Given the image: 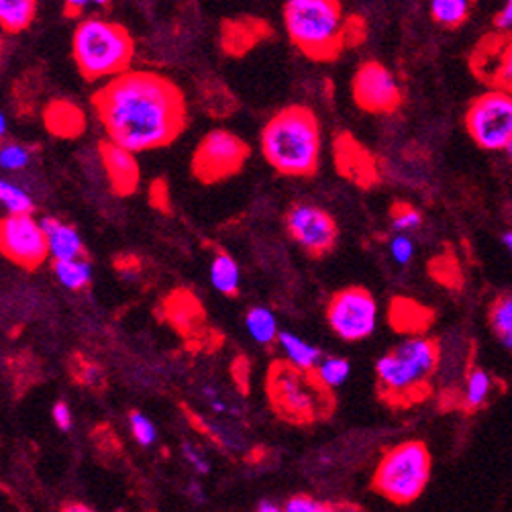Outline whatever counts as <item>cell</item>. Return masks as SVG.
<instances>
[{
	"mask_svg": "<svg viewBox=\"0 0 512 512\" xmlns=\"http://www.w3.org/2000/svg\"><path fill=\"white\" fill-rule=\"evenodd\" d=\"M276 343L282 349L286 362L304 372H313L323 357L319 347L311 345L309 341H304L302 337L290 331H280Z\"/></svg>",
	"mask_w": 512,
	"mask_h": 512,
	"instance_id": "obj_19",
	"label": "cell"
},
{
	"mask_svg": "<svg viewBox=\"0 0 512 512\" xmlns=\"http://www.w3.org/2000/svg\"><path fill=\"white\" fill-rule=\"evenodd\" d=\"M64 510H82V512H86V510H90V506L88 504H68V506H64Z\"/></svg>",
	"mask_w": 512,
	"mask_h": 512,
	"instance_id": "obj_44",
	"label": "cell"
},
{
	"mask_svg": "<svg viewBox=\"0 0 512 512\" xmlns=\"http://www.w3.org/2000/svg\"><path fill=\"white\" fill-rule=\"evenodd\" d=\"M39 0H0V31L23 33L37 17Z\"/></svg>",
	"mask_w": 512,
	"mask_h": 512,
	"instance_id": "obj_21",
	"label": "cell"
},
{
	"mask_svg": "<svg viewBox=\"0 0 512 512\" xmlns=\"http://www.w3.org/2000/svg\"><path fill=\"white\" fill-rule=\"evenodd\" d=\"M200 429L207 431V435H209L215 443H219L221 447H225V449H237V439H235V435H233L229 429H225V427H221V425H207V423H200Z\"/></svg>",
	"mask_w": 512,
	"mask_h": 512,
	"instance_id": "obj_37",
	"label": "cell"
},
{
	"mask_svg": "<svg viewBox=\"0 0 512 512\" xmlns=\"http://www.w3.org/2000/svg\"><path fill=\"white\" fill-rule=\"evenodd\" d=\"M506 153H508V158H510V160H512V141H510V145H508V147H506Z\"/></svg>",
	"mask_w": 512,
	"mask_h": 512,
	"instance_id": "obj_46",
	"label": "cell"
},
{
	"mask_svg": "<svg viewBox=\"0 0 512 512\" xmlns=\"http://www.w3.org/2000/svg\"><path fill=\"white\" fill-rule=\"evenodd\" d=\"M464 125L480 149L506 151L512 141V94L488 88L470 102Z\"/></svg>",
	"mask_w": 512,
	"mask_h": 512,
	"instance_id": "obj_8",
	"label": "cell"
},
{
	"mask_svg": "<svg viewBox=\"0 0 512 512\" xmlns=\"http://www.w3.org/2000/svg\"><path fill=\"white\" fill-rule=\"evenodd\" d=\"M211 284L217 292L225 296H235L239 292L241 270L229 253L219 251L215 255V260L211 264Z\"/></svg>",
	"mask_w": 512,
	"mask_h": 512,
	"instance_id": "obj_24",
	"label": "cell"
},
{
	"mask_svg": "<svg viewBox=\"0 0 512 512\" xmlns=\"http://www.w3.org/2000/svg\"><path fill=\"white\" fill-rule=\"evenodd\" d=\"M492 386H494L492 376L484 368H472L466 376V386L462 388V398H459V404H462V408L468 413L480 411V408L490 398Z\"/></svg>",
	"mask_w": 512,
	"mask_h": 512,
	"instance_id": "obj_23",
	"label": "cell"
},
{
	"mask_svg": "<svg viewBox=\"0 0 512 512\" xmlns=\"http://www.w3.org/2000/svg\"><path fill=\"white\" fill-rule=\"evenodd\" d=\"M51 417H54V423L58 429L62 431H70L74 425V415H72V408L66 402H56L54 411H51Z\"/></svg>",
	"mask_w": 512,
	"mask_h": 512,
	"instance_id": "obj_39",
	"label": "cell"
},
{
	"mask_svg": "<svg viewBox=\"0 0 512 512\" xmlns=\"http://www.w3.org/2000/svg\"><path fill=\"white\" fill-rule=\"evenodd\" d=\"M31 162L29 147L21 143H3L0 145V168L7 172H21Z\"/></svg>",
	"mask_w": 512,
	"mask_h": 512,
	"instance_id": "obj_31",
	"label": "cell"
},
{
	"mask_svg": "<svg viewBox=\"0 0 512 512\" xmlns=\"http://www.w3.org/2000/svg\"><path fill=\"white\" fill-rule=\"evenodd\" d=\"M258 510L260 512H278V510H284L280 504H276V502H272V500H262L260 504H258Z\"/></svg>",
	"mask_w": 512,
	"mask_h": 512,
	"instance_id": "obj_41",
	"label": "cell"
},
{
	"mask_svg": "<svg viewBox=\"0 0 512 512\" xmlns=\"http://www.w3.org/2000/svg\"><path fill=\"white\" fill-rule=\"evenodd\" d=\"M494 25L500 31H512V0H504L502 9L498 11V15L494 19Z\"/></svg>",
	"mask_w": 512,
	"mask_h": 512,
	"instance_id": "obj_40",
	"label": "cell"
},
{
	"mask_svg": "<svg viewBox=\"0 0 512 512\" xmlns=\"http://www.w3.org/2000/svg\"><path fill=\"white\" fill-rule=\"evenodd\" d=\"M335 164L345 178L360 186H370L378 180L372 156L349 133H341L335 141Z\"/></svg>",
	"mask_w": 512,
	"mask_h": 512,
	"instance_id": "obj_16",
	"label": "cell"
},
{
	"mask_svg": "<svg viewBox=\"0 0 512 512\" xmlns=\"http://www.w3.org/2000/svg\"><path fill=\"white\" fill-rule=\"evenodd\" d=\"M111 5V0H64V15L68 19H78L86 13L88 7L105 9Z\"/></svg>",
	"mask_w": 512,
	"mask_h": 512,
	"instance_id": "obj_36",
	"label": "cell"
},
{
	"mask_svg": "<svg viewBox=\"0 0 512 512\" xmlns=\"http://www.w3.org/2000/svg\"><path fill=\"white\" fill-rule=\"evenodd\" d=\"M129 427H131L133 439H135L139 445L149 447V445L156 443V439H158V429H156V425H153V421H151L147 415L137 413V411L131 413V417H129Z\"/></svg>",
	"mask_w": 512,
	"mask_h": 512,
	"instance_id": "obj_32",
	"label": "cell"
},
{
	"mask_svg": "<svg viewBox=\"0 0 512 512\" xmlns=\"http://www.w3.org/2000/svg\"><path fill=\"white\" fill-rule=\"evenodd\" d=\"M472 0H431V17L445 29L462 27L470 17Z\"/></svg>",
	"mask_w": 512,
	"mask_h": 512,
	"instance_id": "obj_26",
	"label": "cell"
},
{
	"mask_svg": "<svg viewBox=\"0 0 512 512\" xmlns=\"http://www.w3.org/2000/svg\"><path fill=\"white\" fill-rule=\"evenodd\" d=\"M182 455H184V459H186V464H188L194 472H198V474H209V472H211L209 457L204 455V451H202L200 447H196V445H192V443H184V445H182Z\"/></svg>",
	"mask_w": 512,
	"mask_h": 512,
	"instance_id": "obj_35",
	"label": "cell"
},
{
	"mask_svg": "<svg viewBox=\"0 0 512 512\" xmlns=\"http://www.w3.org/2000/svg\"><path fill=\"white\" fill-rule=\"evenodd\" d=\"M0 204L7 209V213H33V198L21 186L3 180L0 184Z\"/></svg>",
	"mask_w": 512,
	"mask_h": 512,
	"instance_id": "obj_29",
	"label": "cell"
},
{
	"mask_svg": "<svg viewBox=\"0 0 512 512\" xmlns=\"http://www.w3.org/2000/svg\"><path fill=\"white\" fill-rule=\"evenodd\" d=\"M7 129H9L7 117L3 115V111H0V139H5V135H7Z\"/></svg>",
	"mask_w": 512,
	"mask_h": 512,
	"instance_id": "obj_42",
	"label": "cell"
},
{
	"mask_svg": "<svg viewBox=\"0 0 512 512\" xmlns=\"http://www.w3.org/2000/svg\"><path fill=\"white\" fill-rule=\"evenodd\" d=\"M72 58L84 80H109L131 68L135 39L121 23L86 17L74 29Z\"/></svg>",
	"mask_w": 512,
	"mask_h": 512,
	"instance_id": "obj_5",
	"label": "cell"
},
{
	"mask_svg": "<svg viewBox=\"0 0 512 512\" xmlns=\"http://www.w3.org/2000/svg\"><path fill=\"white\" fill-rule=\"evenodd\" d=\"M0 253L23 270H37L49 258L41 221L31 213H7L0 219Z\"/></svg>",
	"mask_w": 512,
	"mask_h": 512,
	"instance_id": "obj_11",
	"label": "cell"
},
{
	"mask_svg": "<svg viewBox=\"0 0 512 512\" xmlns=\"http://www.w3.org/2000/svg\"><path fill=\"white\" fill-rule=\"evenodd\" d=\"M45 129L60 139H76L86 131V113L70 100H51L43 109Z\"/></svg>",
	"mask_w": 512,
	"mask_h": 512,
	"instance_id": "obj_17",
	"label": "cell"
},
{
	"mask_svg": "<svg viewBox=\"0 0 512 512\" xmlns=\"http://www.w3.org/2000/svg\"><path fill=\"white\" fill-rule=\"evenodd\" d=\"M433 472V457L423 441L390 447L372 476V490L392 504H413L425 492Z\"/></svg>",
	"mask_w": 512,
	"mask_h": 512,
	"instance_id": "obj_7",
	"label": "cell"
},
{
	"mask_svg": "<svg viewBox=\"0 0 512 512\" xmlns=\"http://www.w3.org/2000/svg\"><path fill=\"white\" fill-rule=\"evenodd\" d=\"M390 323L396 331H402L404 323H408L404 335H423L431 323V311L413 300L396 298L390 306Z\"/></svg>",
	"mask_w": 512,
	"mask_h": 512,
	"instance_id": "obj_20",
	"label": "cell"
},
{
	"mask_svg": "<svg viewBox=\"0 0 512 512\" xmlns=\"http://www.w3.org/2000/svg\"><path fill=\"white\" fill-rule=\"evenodd\" d=\"M3 49H5V43H3V35H0V60H3Z\"/></svg>",
	"mask_w": 512,
	"mask_h": 512,
	"instance_id": "obj_45",
	"label": "cell"
},
{
	"mask_svg": "<svg viewBox=\"0 0 512 512\" xmlns=\"http://www.w3.org/2000/svg\"><path fill=\"white\" fill-rule=\"evenodd\" d=\"M45 237H47V247H49V258L51 260H70V258H80L84 255V243L80 233L58 219H43L41 221Z\"/></svg>",
	"mask_w": 512,
	"mask_h": 512,
	"instance_id": "obj_18",
	"label": "cell"
},
{
	"mask_svg": "<svg viewBox=\"0 0 512 512\" xmlns=\"http://www.w3.org/2000/svg\"><path fill=\"white\" fill-rule=\"evenodd\" d=\"M355 105L372 115H390L402 105V88L396 76L380 62H366L351 80Z\"/></svg>",
	"mask_w": 512,
	"mask_h": 512,
	"instance_id": "obj_12",
	"label": "cell"
},
{
	"mask_svg": "<svg viewBox=\"0 0 512 512\" xmlns=\"http://www.w3.org/2000/svg\"><path fill=\"white\" fill-rule=\"evenodd\" d=\"M268 398L274 411L288 423L311 425L329 417L335 408L333 392L321 386L313 372H304L286 360L268 370Z\"/></svg>",
	"mask_w": 512,
	"mask_h": 512,
	"instance_id": "obj_6",
	"label": "cell"
},
{
	"mask_svg": "<svg viewBox=\"0 0 512 512\" xmlns=\"http://www.w3.org/2000/svg\"><path fill=\"white\" fill-rule=\"evenodd\" d=\"M90 102L107 139L135 153L172 145L188 123L182 88L151 70L129 68L105 80Z\"/></svg>",
	"mask_w": 512,
	"mask_h": 512,
	"instance_id": "obj_1",
	"label": "cell"
},
{
	"mask_svg": "<svg viewBox=\"0 0 512 512\" xmlns=\"http://www.w3.org/2000/svg\"><path fill=\"white\" fill-rule=\"evenodd\" d=\"M392 260L398 266H408L415 258V243L408 237V233H396L388 243Z\"/></svg>",
	"mask_w": 512,
	"mask_h": 512,
	"instance_id": "obj_34",
	"label": "cell"
},
{
	"mask_svg": "<svg viewBox=\"0 0 512 512\" xmlns=\"http://www.w3.org/2000/svg\"><path fill=\"white\" fill-rule=\"evenodd\" d=\"M54 272L58 280L70 290H84L92 280V266L84 255L70 260H54Z\"/></svg>",
	"mask_w": 512,
	"mask_h": 512,
	"instance_id": "obj_27",
	"label": "cell"
},
{
	"mask_svg": "<svg viewBox=\"0 0 512 512\" xmlns=\"http://www.w3.org/2000/svg\"><path fill=\"white\" fill-rule=\"evenodd\" d=\"M315 378L321 382V386H325L327 390H337L341 388L349 376H351V364L343 357H321V362L317 364V368L313 370Z\"/></svg>",
	"mask_w": 512,
	"mask_h": 512,
	"instance_id": "obj_28",
	"label": "cell"
},
{
	"mask_svg": "<svg viewBox=\"0 0 512 512\" xmlns=\"http://www.w3.org/2000/svg\"><path fill=\"white\" fill-rule=\"evenodd\" d=\"M488 325L498 343L512 353V292L498 294L488 309Z\"/></svg>",
	"mask_w": 512,
	"mask_h": 512,
	"instance_id": "obj_22",
	"label": "cell"
},
{
	"mask_svg": "<svg viewBox=\"0 0 512 512\" xmlns=\"http://www.w3.org/2000/svg\"><path fill=\"white\" fill-rule=\"evenodd\" d=\"M98 156H100L102 168H105L107 180L115 194L129 196L137 190L141 172H139V162H137L135 151L107 139V141H100Z\"/></svg>",
	"mask_w": 512,
	"mask_h": 512,
	"instance_id": "obj_15",
	"label": "cell"
},
{
	"mask_svg": "<svg viewBox=\"0 0 512 512\" xmlns=\"http://www.w3.org/2000/svg\"><path fill=\"white\" fill-rule=\"evenodd\" d=\"M502 243H504V247L508 249V253L512 255V231L504 233V237H502Z\"/></svg>",
	"mask_w": 512,
	"mask_h": 512,
	"instance_id": "obj_43",
	"label": "cell"
},
{
	"mask_svg": "<svg viewBox=\"0 0 512 512\" xmlns=\"http://www.w3.org/2000/svg\"><path fill=\"white\" fill-rule=\"evenodd\" d=\"M251 156V147L235 133L215 129L204 135L192 153V174L204 184H217L239 174Z\"/></svg>",
	"mask_w": 512,
	"mask_h": 512,
	"instance_id": "obj_9",
	"label": "cell"
},
{
	"mask_svg": "<svg viewBox=\"0 0 512 512\" xmlns=\"http://www.w3.org/2000/svg\"><path fill=\"white\" fill-rule=\"evenodd\" d=\"M390 217H392V229L396 233H411L423 225V215L408 202H396Z\"/></svg>",
	"mask_w": 512,
	"mask_h": 512,
	"instance_id": "obj_30",
	"label": "cell"
},
{
	"mask_svg": "<svg viewBox=\"0 0 512 512\" xmlns=\"http://www.w3.org/2000/svg\"><path fill=\"white\" fill-rule=\"evenodd\" d=\"M282 508L286 512H329V510H339L337 504L321 502L319 498L309 496V494H294L292 498L286 500V504H282Z\"/></svg>",
	"mask_w": 512,
	"mask_h": 512,
	"instance_id": "obj_33",
	"label": "cell"
},
{
	"mask_svg": "<svg viewBox=\"0 0 512 512\" xmlns=\"http://www.w3.org/2000/svg\"><path fill=\"white\" fill-rule=\"evenodd\" d=\"M290 237L313 258H323L337 245L339 229L335 219L317 204L298 202L286 215Z\"/></svg>",
	"mask_w": 512,
	"mask_h": 512,
	"instance_id": "obj_13",
	"label": "cell"
},
{
	"mask_svg": "<svg viewBox=\"0 0 512 512\" xmlns=\"http://www.w3.org/2000/svg\"><path fill=\"white\" fill-rule=\"evenodd\" d=\"M327 321L339 339L349 343L366 341L378 327V302L362 286L339 290L327 304Z\"/></svg>",
	"mask_w": 512,
	"mask_h": 512,
	"instance_id": "obj_10",
	"label": "cell"
},
{
	"mask_svg": "<svg viewBox=\"0 0 512 512\" xmlns=\"http://www.w3.org/2000/svg\"><path fill=\"white\" fill-rule=\"evenodd\" d=\"M441 360L435 339L408 335L376 362L380 398L392 408H408L427 400Z\"/></svg>",
	"mask_w": 512,
	"mask_h": 512,
	"instance_id": "obj_3",
	"label": "cell"
},
{
	"mask_svg": "<svg viewBox=\"0 0 512 512\" xmlns=\"http://www.w3.org/2000/svg\"><path fill=\"white\" fill-rule=\"evenodd\" d=\"M245 329L251 339L260 345H272L278 341L280 329L276 315L266 306H255L245 315Z\"/></svg>",
	"mask_w": 512,
	"mask_h": 512,
	"instance_id": "obj_25",
	"label": "cell"
},
{
	"mask_svg": "<svg viewBox=\"0 0 512 512\" xmlns=\"http://www.w3.org/2000/svg\"><path fill=\"white\" fill-rule=\"evenodd\" d=\"M470 70L486 88L512 94V31L484 35L472 49Z\"/></svg>",
	"mask_w": 512,
	"mask_h": 512,
	"instance_id": "obj_14",
	"label": "cell"
},
{
	"mask_svg": "<svg viewBox=\"0 0 512 512\" xmlns=\"http://www.w3.org/2000/svg\"><path fill=\"white\" fill-rule=\"evenodd\" d=\"M149 200L156 209H168L170 204V190L164 180H156L149 186Z\"/></svg>",
	"mask_w": 512,
	"mask_h": 512,
	"instance_id": "obj_38",
	"label": "cell"
},
{
	"mask_svg": "<svg viewBox=\"0 0 512 512\" xmlns=\"http://www.w3.org/2000/svg\"><path fill=\"white\" fill-rule=\"evenodd\" d=\"M339 0H286L284 27L292 45L315 62H331L353 45Z\"/></svg>",
	"mask_w": 512,
	"mask_h": 512,
	"instance_id": "obj_4",
	"label": "cell"
},
{
	"mask_svg": "<svg viewBox=\"0 0 512 512\" xmlns=\"http://www.w3.org/2000/svg\"><path fill=\"white\" fill-rule=\"evenodd\" d=\"M0 184H3V178H0Z\"/></svg>",
	"mask_w": 512,
	"mask_h": 512,
	"instance_id": "obj_47",
	"label": "cell"
},
{
	"mask_svg": "<svg viewBox=\"0 0 512 512\" xmlns=\"http://www.w3.org/2000/svg\"><path fill=\"white\" fill-rule=\"evenodd\" d=\"M264 160L282 176L306 178L321 166L323 131L315 111L292 105L278 111L262 129Z\"/></svg>",
	"mask_w": 512,
	"mask_h": 512,
	"instance_id": "obj_2",
	"label": "cell"
}]
</instances>
